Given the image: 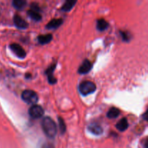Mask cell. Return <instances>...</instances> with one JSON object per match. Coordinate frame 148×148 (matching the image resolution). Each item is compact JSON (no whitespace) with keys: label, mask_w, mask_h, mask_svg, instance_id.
Wrapping results in <instances>:
<instances>
[{"label":"cell","mask_w":148,"mask_h":148,"mask_svg":"<svg viewBox=\"0 0 148 148\" xmlns=\"http://www.w3.org/2000/svg\"><path fill=\"white\" fill-rule=\"evenodd\" d=\"M42 129L45 134L49 138H54L56 135L57 130L56 125L53 120L50 117H45L41 123Z\"/></svg>","instance_id":"6da1fadb"},{"label":"cell","mask_w":148,"mask_h":148,"mask_svg":"<svg viewBox=\"0 0 148 148\" xmlns=\"http://www.w3.org/2000/svg\"><path fill=\"white\" fill-rule=\"evenodd\" d=\"M96 90V85L91 81H84L79 85V90L82 95H88L94 92Z\"/></svg>","instance_id":"7a4b0ae2"},{"label":"cell","mask_w":148,"mask_h":148,"mask_svg":"<svg viewBox=\"0 0 148 148\" xmlns=\"http://www.w3.org/2000/svg\"><path fill=\"white\" fill-rule=\"evenodd\" d=\"M21 97L24 102L27 104H32L33 106L35 105L38 101V97L36 92L30 90L23 91Z\"/></svg>","instance_id":"3957f363"},{"label":"cell","mask_w":148,"mask_h":148,"mask_svg":"<svg viewBox=\"0 0 148 148\" xmlns=\"http://www.w3.org/2000/svg\"><path fill=\"white\" fill-rule=\"evenodd\" d=\"M44 111L43 108L38 105H33L29 110V114L33 119H39L43 116Z\"/></svg>","instance_id":"277c9868"},{"label":"cell","mask_w":148,"mask_h":148,"mask_svg":"<svg viewBox=\"0 0 148 148\" xmlns=\"http://www.w3.org/2000/svg\"><path fill=\"white\" fill-rule=\"evenodd\" d=\"M10 49H12L13 52L18 56L19 58H25L26 56V52L23 49V48L20 45L17 44V43H12V44L10 45Z\"/></svg>","instance_id":"5b68a950"},{"label":"cell","mask_w":148,"mask_h":148,"mask_svg":"<svg viewBox=\"0 0 148 148\" xmlns=\"http://www.w3.org/2000/svg\"><path fill=\"white\" fill-rule=\"evenodd\" d=\"M14 23L16 27L20 29H25L28 27L27 22L18 14H15L14 16Z\"/></svg>","instance_id":"8992f818"},{"label":"cell","mask_w":148,"mask_h":148,"mask_svg":"<svg viewBox=\"0 0 148 148\" xmlns=\"http://www.w3.org/2000/svg\"><path fill=\"white\" fill-rule=\"evenodd\" d=\"M91 68H92V64H91V62H90L88 59H85L82 64H81V66L79 67V74H82V75H84V74H87L91 70Z\"/></svg>","instance_id":"52a82bcc"},{"label":"cell","mask_w":148,"mask_h":148,"mask_svg":"<svg viewBox=\"0 0 148 148\" xmlns=\"http://www.w3.org/2000/svg\"><path fill=\"white\" fill-rule=\"evenodd\" d=\"M88 130L92 134H95V135H101L103 133V129L101 126L96 123H93V124H90L88 127Z\"/></svg>","instance_id":"ba28073f"},{"label":"cell","mask_w":148,"mask_h":148,"mask_svg":"<svg viewBox=\"0 0 148 148\" xmlns=\"http://www.w3.org/2000/svg\"><path fill=\"white\" fill-rule=\"evenodd\" d=\"M129 127L128 121L126 118H123L117 123L116 129L120 132H124Z\"/></svg>","instance_id":"9c48e42d"},{"label":"cell","mask_w":148,"mask_h":148,"mask_svg":"<svg viewBox=\"0 0 148 148\" xmlns=\"http://www.w3.org/2000/svg\"><path fill=\"white\" fill-rule=\"evenodd\" d=\"M62 22H63V20L62 19H53V20H52L51 21L48 23L46 27L48 29L57 28L62 24Z\"/></svg>","instance_id":"30bf717a"},{"label":"cell","mask_w":148,"mask_h":148,"mask_svg":"<svg viewBox=\"0 0 148 148\" xmlns=\"http://www.w3.org/2000/svg\"><path fill=\"white\" fill-rule=\"evenodd\" d=\"M52 35L51 34H47V35H41L38 38V42L40 44H47L49 42L51 41L52 40Z\"/></svg>","instance_id":"8fae6325"},{"label":"cell","mask_w":148,"mask_h":148,"mask_svg":"<svg viewBox=\"0 0 148 148\" xmlns=\"http://www.w3.org/2000/svg\"><path fill=\"white\" fill-rule=\"evenodd\" d=\"M55 67H56V65H53V66H51L49 69H48V70L46 71V74L48 75V77H49V81L51 84H54L56 82V78L53 77V72L54 70Z\"/></svg>","instance_id":"7c38bea8"},{"label":"cell","mask_w":148,"mask_h":148,"mask_svg":"<svg viewBox=\"0 0 148 148\" xmlns=\"http://www.w3.org/2000/svg\"><path fill=\"white\" fill-rule=\"evenodd\" d=\"M120 114V111L119 109H118L117 108H110L109 111L107 113V116L109 119H115L116 117H118Z\"/></svg>","instance_id":"4fadbf2b"},{"label":"cell","mask_w":148,"mask_h":148,"mask_svg":"<svg viewBox=\"0 0 148 148\" xmlns=\"http://www.w3.org/2000/svg\"><path fill=\"white\" fill-rule=\"evenodd\" d=\"M108 27V23L104 19H100L97 22V28L100 31L105 30Z\"/></svg>","instance_id":"5bb4252c"},{"label":"cell","mask_w":148,"mask_h":148,"mask_svg":"<svg viewBox=\"0 0 148 148\" xmlns=\"http://www.w3.org/2000/svg\"><path fill=\"white\" fill-rule=\"evenodd\" d=\"M76 4V1H72V0H69V1H66V2L64 4V5L62 6V10L64 12H69V10H71L72 9V7L75 6V4Z\"/></svg>","instance_id":"9a60e30c"},{"label":"cell","mask_w":148,"mask_h":148,"mask_svg":"<svg viewBox=\"0 0 148 148\" xmlns=\"http://www.w3.org/2000/svg\"><path fill=\"white\" fill-rule=\"evenodd\" d=\"M27 14L30 17V18L33 19V20H36V21H39V20H41V16L39 14V12H38L36 10H30L27 12Z\"/></svg>","instance_id":"2e32d148"},{"label":"cell","mask_w":148,"mask_h":148,"mask_svg":"<svg viewBox=\"0 0 148 148\" xmlns=\"http://www.w3.org/2000/svg\"><path fill=\"white\" fill-rule=\"evenodd\" d=\"M12 4L14 7H15L16 9L20 10V9L23 8L25 6L26 1H23V0H14L12 2Z\"/></svg>","instance_id":"e0dca14e"},{"label":"cell","mask_w":148,"mask_h":148,"mask_svg":"<svg viewBox=\"0 0 148 148\" xmlns=\"http://www.w3.org/2000/svg\"><path fill=\"white\" fill-rule=\"evenodd\" d=\"M59 130H60L62 134L65 132L66 131V125H65V123L63 119L59 118Z\"/></svg>","instance_id":"ac0fdd59"},{"label":"cell","mask_w":148,"mask_h":148,"mask_svg":"<svg viewBox=\"0 0 148 148\" xmlns=\"http://www.w3.org/2000/svg\"><path fill=\"white\" fill-rule=\"evenodd\" d=\"M121 36H122L123 39H124V40H128L129 39H130V37H129L130 36H129L127 33H122V32H121Z\"/></svg>","instance_id":"d6986e66"},{"label":"cell","mask_w":148,"mask_h":148,"mask_svg":"<svg viewBox=\"0 0 148 148\" xmlns=\"http://www.w3.org/2000/svg\"><path fill=\"white\" fill-rule=\"evenodd\" d=\"M42 148H53V146L52 144H50V143H46L43 145Z\"/></svg>","instance_id":"ffe728a7"},{"label":"cell","mask_w":148,"mask_h":148,"mask_svg":"<svg viewBox=\"0 0 148 148\" xmlns=\"http://www.w3.org/2000/svg\"><path fill=\"white\" fill-rule=\"evenodd\" d=\"M143 119L145 120V121H148V109L145 112V114L143 115Z\"/></svg>","instance_id":"44dd1931"},{"label":"cell","mask_w":148,"mask_h":148,"mask_svg":"<svg viewBox=\"0 0 148 148\" xmlns=\"http://www.w3.org/2000/svg\"><path fill=\"white\" fill-rule=\"evenodd\" d=\"M144 148H148V138L145 140V142Z\"/></svg>","instance_id":"7402d4cb"}]
</instances>
